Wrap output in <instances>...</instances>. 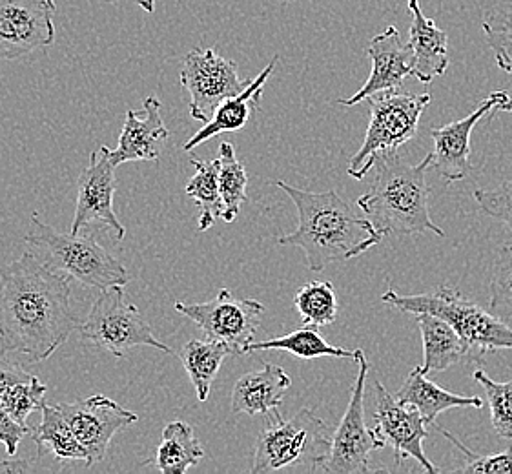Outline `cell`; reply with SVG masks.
Listing matches in <instances>:
<instances>
[{
    "mask_svg": "<svg viewBox=\"0 0 512 474\" xmlns=\"http://www.w3.org/2000/svg\"><path fill=\"white\" fill-rule=\"evenodd\" d=\"M72 278L46 267L31 252L0 267V349L50 360L79 329Z\"/></svg>",
    "mask_w": 512,
    "mask_h": 474,
    "instance_id": "cell-1",
    "label": "cell"
},
{
    "mask_svg": "<svg viewBox=\"0 0 512 474\" xmlns=\"http://www.w3.org/2000/svg\"><path fill=\"white\" fill-rule=\"evenodd\" d=\"M276 186L292 199L299 217L296 230L277 243L301 248L310 270L321 272L332 263L358 258L381 243L383 236L369 217L356 212L338 192H308L285 181H276Z\"/></svg>",
    "mask_w": 512,
    "mask_h": 474,
    "instance_id": "cell-2",
    "label": "cell"
},
{
    "mask_svg": "<svg viewBox=\"0 0 512 474\" xmlns=\"http://www.w3.org/2000/svg\"><path fill=\"white\" fill-rule=\"evenodd\" d=\"M432 165L434 154L425 155L418 165L405 163L398 152L376 161L374 183L367 194L359 197L358 207L381 236H445L429 212L431 186L427 172Z\"/></svg>",
    "mask_w": 512,
    "mask_h": 474,
    "instance_id": "cell-3",
    "label": "cell"
},
{
    "mask_svg": "<svg viewBox=\"0 0 512 474\" xmlns=\"http://www.w3.org/2000/svg\"><path fill=\"white\" fill-rule=\"evenodd\" d=\"M31 227L33 230L24 237V243L28 252L46 267L92 289L128 285V270L103 245L97 243L95 236H88L86 232L62 234L42 223L37 214L31 216Z\"/></svg>",
    "mask_w": 512,
    "mask_h": 474,
    "instance_id": "cell-4",
    "label": "cell"
},
{
    "mask_svg": "<svg viewBox=\"0 0 512 474\" xmlns=\"http://www.w3.org/2000/svg\"><path fill=\"white\" fill-rule=\"evenodd\" d=\"M381 301L407 314L429 312L447 321L469 345L474 363H482L485 354L491 352L512 351L511 327L449 285L410 296L389 289Z\"/></svg>",
    "mask_w": 512,
    "mask_h": 474,
    "instance_id": "cell-5",
    "label": "cell"
},
{
    "mask_svg": "<svg viewBox=\"0 0 512 474\" xmlns=\"http://www.w3.org/2000/svg\"><path fill=\"white\" fill-rule=\"evenodd\" d=\"M431 93L400 90L381 92L370 97V121L365 141L358 154L350 159V177L365 179L379 157L396 154L412 141L420 128L421 114L431 104Z\"/></svg>",
    "mask_w": 512,
    "mask_h": 474,
    "instance_id": "cell-6",
    "label": "cell"
},
{
    "mask_svg": "<svg viewBox=\"0 0 512 474\" xmlns=\"http://www.w3.org/2000/svg\"><path fill=\"white\" fill-rule=\"evenodd\" d=\"M327 431V425L310 409H301L290 420H285L276 409L257 438L250 473H276L292 465H307L318 473L330 451Z\"/></svg>",
    "mask_w": 512,
    "mask_h": 474,
    "instance_id": "cell-7",
    "label": "cell"
},
{
    "mask_svg": "<svg viewBox=\"0 0 512 474\" xmlns=\"http://www.w3.org/2000/svg\"><path fill=\"white\" fill-rule=\"evenodd\" d=\"M79 330L84 343L106 349L115 358H124L134 347H154L166 354H174L155 336L141 310L126 296L124 287L101 290Z\"/></svg>",
    "mask_w": 512,
    "mask_h": 474,
    "instance_id": "cell-8",
    "label": "cell"
},
{
    "mask_svg": "<svg viewBox=\"0 0 512 474\" xmlns=\"http://www.w3.org/2000/svg\"><path fill=\"white\" fill-rule=\"evenodd\" d=\"M354 361L358 363V376L350 391L349 405L339 422L338 431L330 438V451L325 462L319 465L318 473H370V454L387 447L378 431L369 429L365 423V385L370 372L369 360L365 352L358 349Z\"/></svg>",
    "mask_w": 512,
    "mask_h": 474,
    "instance_id": "cell-9",
    "label": "cell"
},
{
    "mask_svg": "<svg viewBox=\"0 0 512 474\" xmlns=\"http://www.w3.org/2000/svg\"><path fill=\"white\" fill-rule=\"evenodd\" d=\"M174 309L194 321L206 338L225 341L234 354H246L254 343L261 318L267 307L256 299H237L230 290H219L216 298L205 303H181Z\"/></svg>",
    "mask_w": 512,
    "mask_h": 474,
    "instance_id": "cell-10",
    "label": "cell"
},
{
    "mask_svg": "<svg viewBox=\"0 0 512 474\" xmlns=\"http://www.w3.org/2000/svg\"><path fill=\"white\" fill-rule=\"evenodd\" d=\"M181 84L188 93L192 119L205 124L212 119L217 106L243 92L248 81H241L236 62L221 57L212 48H195L183 62Z\"/></svg>",
    "mask_w": 512,
    "mask_h": 474,
    "instance_id": "cell-11",
    "label": "cell"
},
{
    "mask_svg": "<svg viewBox=\"0 0 512 474\" xmlns=\"http://www.w3.org/2000/svg\"><path fill=\"white\" fill-rule=\"evenodd\" d=\"M115 168L110 159V148L101 146L92 152L88 166L82 170L77 183V205L72 221V234H81L92 225L106 228L119 243L126 236V228L115 216L113 196L117 190Z\"/></svg>",
    "mask_w": 512,
    "mask_h": 474,
    "instance_id": "cell-12",
    "label": "cell"
},
{
    "mask_svg": "<svg viewBox=\"0 0 512 474\" xmlns=\"http://www.w3.org/2000/svg\"><path fill=\"white\" fill-rule=\"evenodd\" d=\"M55 13V0H0V61L53 46Z\"/></svg>",
    "mask_w": 512,
    "mask_h": 474,
    "instance_id": "cell-13",
    "label": "cell"
},
{
    "mask_svg": "<svg viewBox=\"0 0 512 474\" xmlns=\"http://www.w3.org/2000/svg\"><path fill=\"white\" fill-rule=\"evenodd\" d=\"M374 400H376V431L385 440V444L394 449V462L403 464V460H416L429 474L441 473L440 467L432 464L423 451V440L429 438V425L418 409L401 403L394 398L381 383L374 382Z\"/></svg>",
    "mask_w": 512,
    "mask_h": 474,
    "instance_id": "cell-14",
    "label": "cell"
},
{
    "mask_svg": "<svg viewBox=\"0 0 512 474\" xmlns=\"http://www.w3.org/2000/svg\"><path fill=\"white\" fill-rule=\"evenodd\" d=\"M57 407L86 449L88 467L103 462L115 434L139 422L137 414L103 394H95L79 402L61 403Z\"/></svg>",
    "mask_w": 512,
    "mask_h": 474,
    "instance_id": "cell-15",
    "label": "cell"
},
{
    "mask_svg": "<svg viewBox=\"0 0 512 474\" xmlns=\"http://www.w3.org/2000/svg\"><path fill=\"white\" fill-rule=\"evenodd\" d=\"M509 99H511V95L507 92H492L467 117L440 126V128H431V137L434 139V152H432L434 165L432 168H436L438 174L449 185L465 179L471 172V161H469L471 135L476 124L489 114L494 117L496 110Z\"/></svg>",
    "mask_w": 512,
    "mask_h": 474,
    "instance_id": "cell-16",
    "label": "cell"
},
{
    "mask_svg": "<svg viewBox=\"0 0 512 474\" xmlns=\"http://www.w3.org/2000/svg\"><path fill=\"white\" fill-rule=\"evenodd\" d=\"M372 72L363 88L349 99H339L341 106H356L381 92L400 90L407 77H414V57L409 42L401 39L400 31L394 26L381 31L367 48Z\"/></svg>",
    "mask_w": 512,
    "mask_h": 474,
    "instance_id": "cell-17",
    "label": "cell"
},
{
    "mask_svg": "<svg viewBox=\"0 0 512 474\" xmlns=\"http://www.w3.org/2000/svg\"><path fill=\"white\" fill-rule=\"evenodd\" d=\"M170 137L161 115V103L155 97L144 99V117L134 110L126 112L119 145L110 150V159L115 166L132 161H157L163 154L164 141Z\"/></svg>",
    "mask_w": 512,
    "mask_h": 474,
    "instance_id": "cell-18",
    "label": "cell"
},
{
    "mask_svg": "<svg viewBox=\"0 0 512 474\" xmlns=\"http://www.w3.org/2000/svg\"><path fill=\"white\" fill-rule=\"evenodd\" d=\"M410 13L409 46L414 57V77L423 84H431L447 72L449 66V37L427 19L420 0H407Z\"/></svg>",
    "mask_w": 512,
    "mask_h": 474,
    "instance_id": "cell-19",
    "label": "cell"
},
{
    "mask_svg": "<svg viewBox=\"0 0 512 474\" xmlns=\"http://www.w3.org/2000/svg\"><path fill=\"white\" fill-rule=\"evenodd\" d=\"M279 55H276L272 61L268 62L267 68L257 75L256 79L248 81L245 90L237 93L234 97L226 99L225 103L217 106L216 112L212 115V119L208 123L203 124V128L186 141L183 150L192 152L194 148L203 145L206 141L214 139L216 135L225 134V132H237L241 128H245L252 112L259 110L261 97L265 92V84H267L270 75L274 73Z\"/></svg>",
    "mask_w": 512,
    "mask_h": 474,
    "instance_id": "cell-20",
    "label": "cell"
},
{
    "mask_svg": "<svg viewBox=\"0 0 512 474\" xmlns=\"http://www.w3.org/2000/svg\"><path fill=\"white\" fill-rule=\"evenodd\" d=\"M292 380L283 367L267 363L261 371L248 372L232 392V413L259 416L274 413L283 405Z\"/></svg>",
    "mask_w": 512,
    "mask_h": 474,
    "instance_id": "cell-21",
    "label": "cell"
},
{
    "mask_svg": "<svg viewBox=\"0 0 512 474\" xmlns=\"http://www.w3.org/2000/svg\"><path fill=\"white\" fill-rule=\"evenodd\" d=\"M418 323L423 340V365L425 374L447 371L456 363H474L469 345L447 321L429 312L412 314Z\"/></svg>",
    "mask_w": 512,
    "mask_h": 474,
    "instance_id": "cell-22",
    "label": "cell"
},
{
    "mask_svg": "<svg viewBox=\"0 0 512 474\" xmlns=\"http://www.w3.org/2000/svg\"><path fill=\"white\" fill-rule=\"evenodd\" d=\"M396 398L405 405H410L420 411L427 425H434L438 414L454 409V407H476L482 409L480 396H460L454 392L445 391L438 383L431 382L423 369L416 367L410 371L407 380L403 382Z\"/></svg>",
    "mask_w": 512,
    "mask_h": 474,
    "instance_id": "cell-23",
    "label": "cell"
},
{
    "mask_svg": "<svg viewBox=\"0 0 512 474\" xmlns=\"http://www.w3.org/2000/svg\"><path fill=\"white\" fill-rule=\"evenodd\" d=\"M41 413V423L33 427L30 434L31 440L37 444L39 456L52 454L59 462H75V460L86 462L88 453L73 433L61 409L57 405L44 403Z\"/></svg>",
    "mask_w": 512,
    "mask_h": 474,
    "instance_id": "cell-24",
    "label": "cell"
},
{
    "mask_svg": "<svg viewBox=\"0 0 512 474\" xmlns=\"http://www.w3.org/2000/svg\"><path fill=\"white\" fill-rule=\"evenodd\" d=\"M205 458V449L195 438L194 429L185 422H172L164 427L163 440L152 462L163 474H185Z\"/></svg>",
    "mask_w": 512,
    "mask_h": 474,
    "instance_id": "cell-25",
    "label": "cell"
},
{
    "mask_svg": "<svg viewBox=\"0 0 512 474\" xmlns=\"http://www.w3.org/2000/svg\"><path fill=\"white\" fill-rule=\"evenodd\" d=\"M230 354L234 352L225 341L205 338V340H190L185 343L181 351V361L190 376V382L195 387L199 402L208 400L217 372Z\"/></svg>",
    "mask_w": 512,
    "mask_h": 474,
    "instance_id": "cell-26",
    "label": "cell"
},
{
    "mask_svg": "<svg viewBox=\"0 0 512 474\" xmlns=\"http://www.w3.org/2000/svg\"><path fill=\"white\" fill-rule=\"evenodd\" d=\"M256 351H287L299 360H316V358H356V351H347L341 347H334L323 340L318 327L303 325L301 329L290 332L287 336L274 338V340L259 341L248 347V352ZM246 352V354H248Z\"/></svg>",
    "mask_w": 512,
    "mask_h": 474,
    "instance_id": "cell-27",
    "label": "cell"
},
{
    "mask_svg": "<svg viewBox=\"0 0 512 474\" xmlns=\"http://www.w3.org/2000/svg\"><path fill=\"white\" fill-rule=\"evenodd\" d=\"M195 168V176L186 183V194L194 199L199 207L197 230L206 232L214 227L217 217L223 216V197L219 188V159L197 161L190 159Z\"/></svg>",
    "mask_w": 512,
    "mask_h": 474,
    "instance_id": "cell-28",
    "label": "cell"
},
{
    "mask_svg": "<svg viewBox=\"0 0 512 474\" xmlns=\"http://www.w3.org/2000/svg\"><path fill=\"white\" fill-rule=\"evenodd\" d=\"M219 188L223 197V216L226 223L236 221L241 212V207L246 201V186H248V174L246 168L237 159L236 148L230 143H221L219 146Z\"/></svg>",
    "mask_w": 512,
    "mask_h": 474,
    "instance_id": "cell-29",
    "label": "cell"
},
{
    "mask_svg": "<svg viewBox=\"0 0 512 474\" xmlns=\"http://www.w3.org/2000/svg\"><path fill=\"white\" fill-rule=\"evenodd\" d=\"M294 307L303 325L327 327L338 318V298L330 281H312L297 290Z\"/></svg>",
    "mask_w": 512,
    "mask_h": 474,
    "instance_id": "cell-30",
    "label": "cell"
},
{
    "mask_svg": "<svg viewBox=\"0 0 512 474\" xmlns=\"http://www.w3.org/2000/svg\"><path fill=\"white\" fill-rule=\"evenodd\" d=\"M472 378L487 392L494 431L500 438L512 440V382H494L483 371L474 372Z\"/></svg>",
    "mask_w": 512,
    "mask_h": 474,
    "instance_id": "cell-31",
    "label": "cell"
},
{
    "mask_svg": "<svg viewBox=\"0 0 512 474\" xmlns=\"http://www.w3.org/2000/svg\"><path fill=\"white\" fill-rule=\"evenodd\" d=\"M482 30L498 68L512 75V10L487 13L483 17Z\"/></svg>",
    "mask_w": 512,
    "mask_h": 474,
    "instance_id": "cell-32",
    "label": "cell"
},
{
    "mask_svg": "<svg viewBox=\"0 0 512 474\" xmlns=\"http://www.w3.org/2000/svg\"><path fill=\"white\" fill-rule=\"evenodd\" d=\"M48 391V387L37 378L31 376L26 382L15 383L11 385L8 391L4 392V396L0 398V405L8 411V413L22 423L28 425V418L33 411H41L44 405V394Z\"/></svg>",
    "mask_w": 512,
    "mask_h": 474,
    "instance_id": "cell-33",
    "label": "cell"
},
{
    "mask_svg": "<svg viewBox=\"0 0 512 474\" xmlns=\"http://www.w3.org/2000/svg\"><path fill=\"white\" fill-rule=\"evenodd\" d=\"M434 427L440 431L447 440H451L452 444L460 449L461 453L467 456L465 465H461L458 469H454L456 473L467 474H512V447L503 453L489 454V456H480V454L472 453L471 449H467L461 444L456 436H452L449 431H445L438 423L434 422Z\"/></svg>",
    "mask_w": 512,
    "mask_h": 474,
    "instance_id": "cell-34",
    "label": "cell"
},
{
    "mask_svg": "<svg viewBox=\"0 0 512 474\" xmlns=\"http://www.w3.org/2000/svg\"><path fill=\"white\" fill-rule=\"evenodd\" d=\"M489 307L512 309V245H503L492 263Z\"/></svg>",
    "mask_w": 512,
    "mask_h": 474,
    "instance_id": "cell-35",
    "label": "cell"
},
{
    "mask_svg": "<svg viewBox=\"0 0 512 474\" xmlns=\"http://www.w3.org/2000/svg\"><path fill=\"white\" fill-rule=\"evenodd\" d=\"M474 199L482 212L502 221L512 234V181L502 183L494 190H476Z\"/></svg>",
    "mask_w": 512,
    "mask_h": 474,
    "instance_id": "cell-36",
    "label": "cell"
},
{
    "mask_svg": "<svg viewBox=\"0 0 512 474\" xmlns=\"http://www.w3.org/2000/svg\"><path fill=\"white\" fill-rule=\"evenodd\" d=\"M30 425H22L0 405V444L6 447L8 456H15L19 451L22 438L30 436Z\"/></svg>",
    "mask_w": 512,
    "mask_h": 474,
    "instance_id": "cell-37",
    "label": "cell"
},
{
    "mask_svg": "<svg viewBox=\"0 0 512 474\" xmlns=\"http://www.w3.org/2000/svg\"><path fill=\"white\" fill-rule=\"evenodd\" d=\"M33 374L24 371L21 363L10 358V352H4L0 349V398L4 392L10 389L15 383L26 382L30 380Z\"/></svg>",
    "mask_w": 512,
    "mask_h": 474,
    "instance_id": "cell-38",
    "label": "cell"
},
{
    "mask_svg": "<svg viewBox=\"0 0 512 474\" xmlns=\"http://www.w3.org/2000/svg\"><path fill=\"white\" fill-rule=\"evenodd\" d=\"M106 4H121V2H134L146 13H154L155 0H104Z\"/></svg>",
    "mask_w": 512,
    "mask_h": 474,
    "instance_id": "cell-39",
    "label": "cell"
},
{
    "mask_svg": "<svg viewBox=\"0 0 512 474\" xmlns=\"http://www.w3.org/2000/svg\"><path fill=\"white\" fill-rule=\"evenodd\" d=\"M498 112H512V99L505 101V103L496 110V114H498Z\"/></svg>",
    "mask_w": 512,
    "mask_h": 474,
    "instance_id": "cell-40",
    "label": "cell"
},
{
    "mask_svg": "<svg viewBox=\"0 0 512 474\" xmlns=\"http://www.w3.org/2000/svg\"><path fill=\"white\" fill-rule=\"evenodd\" d=\"M283 2H288V0H283Z\"/></svg>",
    "mask_w": 512,
    "mask_h": 474,
    "instance_id": "cell-41",
    "label": "cell"
},
{
    "mask_svg": "<svg viewBox=\"0 0 512 474\" xmlns=\"http://www.w3.org/2000/svg\"><path fill=\"white\" fill-rule=\"evenodd\" d=\"M511 2H512V0H511Z\"/></svg>",
    "mask_w": 512,
    "mask_h": 474,
    "instance_id": "cell-42",
    "label": "cell"
}]
</instances>
